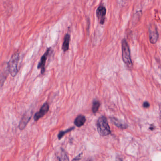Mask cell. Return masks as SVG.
<instances>
[{"label":"cell","mask_w":161,"mask_h":161,"mask_svg":"<svg viewBox=\"0 0 161 161\" xmlns=\"http://www.w3.org/2000/svg\"><path fill=\"white\" fill-rule=\"evenodd\" d=\"M98 133L101 136H106L111 133L110 126L107 119L104 116L100 117L96 123Z\"/></svg>","instance_id":"obj_1"},{"label":"cell","mask_w":161,"mask_h":161,"mask_svg":"<svg viewBox=\"0 0 161 161\" xmlns=\"http://www.w3.org/2000/svg\"><path fill=\"white\" fill-rule=\"evenodd\" d=\"M122 57L123 62L128 67L131 68L133 64L130 57V49L127 42L125 39L122 41Z\"/></svg>","instance_id":"obj_2"},{"label":"cell","mask_w":161,"mask_h":161,"mask_svg":"<svg viewBox=\"0 0 161 161\" xmlns=\"http://www.w3.org/2000/svg\"><path fill=\"white\" fill-rule=\"evenodd\" d=\"M19 59V54L16 53L12 56L9 62L8 69L9 73L12 77H15L18 73V65Z\"/></svg>","instance_id":"obj_3"},{"label":"cell","mask_w":161,"mask_h":161,"mask_svg":"<svg viewBox=\"0 0 161 161\" xmlns=\"http://www.w3.org/2000/svg\"><path fill=\"white\" fill-rule=\"evenodd\" d=\"M149 41L152 44L157 42L159 37L158 28L156 26H151L149 28Z\"/></svg>","instance_id":"obj_4"},{"label":"cell","mask_w":161,"mask_h":161,"mask_svg":"<svg viewBox=\"0 0 161 161\" xmlns=\"http://www.w3.org/2000/svg\"><path fill=\"white\" fill-rule=\"evenodd\" d=\"M106 9L103 6H100L96 10V17L99 23L103 25L105 22L106 15Z\"/></svg>","instance_id":"obj_5"},{"label":"cell","mask_w":161,"mask_h":161,"mask_svg":"<svg viewBox=\"0 0 161 161\" xmlns=\"http://www.w3.org/2000/svg\"><path fill=\"white\" fill-rule=\"evenodd\" d=\"M49 109V106L48 103L47 102L44 103L42 107H41L40 111L35 114L34 117V120L35 121V122L39 120L48 112Z\"/></svg>","instance_id":"obj_6"},{"label":"cell","mask_w":161,"mask_h":161,"mask_svg":"<svg viewBox=\"0 0 161 161\" xmlns=\"http://www.w3.org/2000/svg\"><path fill=\"white\" fill-rule=\"evenodd\" d=\"M32 115V113L31 112H27L25 114L23 115L19 125V128L20 130H24L26 128L27 123H29L31 119Z\"/></svg>","instance_id":"obj_7"},{"label":"cell","mask_w":161,"mask_h":161,"mask_svg":"<svg viewBox=\"0 0 161 161\" xmlns=\"http://www.w3.org/2000/svg\"><path fill=\"white\" fill-rule=\"evenodd\" d=\"M51 48H49L47 50L46 52H45V54H43V56L41 57L40 61L39 63H38V66H37V68L38 69H41V74H43L45 72V65L46 63V60L48 56L49 55V52L51 51Z\"/></svg>","instance_id":"obj_8"},{"label":"cell","mask_w":161,"mask_h":161,"mask_svg":"<svg viewBox=\"0 0 161 161\" xmlns=\"http://www.w3.org/2000/svg\"><path fill=\"white\" fill-rule=\"evenodd\" d=\"M71 41V36L69 34H66L64 38L62 49L64 52H67L69 49V42Z\"/></svg>","instance_id":"obj_9"},{"label":"cell","mask_w":161,"mask_h":161,"mask_svg":"<svg viewBox=\"0 0 161 161\" xmlns=\"http://www.w3.org/2000/svg\"><path fill=\"white\" fill-rule=\"evenodd\" d=\"M86 118L84 115H79L74 121V124L78 127H80L85 123Z\"/></svg>","instance_id":"obj_10"},{"label":"cell","mask_w":161,"mask_h":161,"mask_svg":"<svg viewBox=\"0 0 161 161\" xmlns=\"http://www.w3.org/2000/svg\"><path fill=\"white\" fill-rule=\"evenodd\" d=\"M59 161H69L68 155L63 149L61 151L58 157Z\"/></svg>","instance_id":"obj_11"},{"label":"cell","mask_w":161,"mask_h":161,"mask_svg":"<svg viewBox=\"0 0 161 161\" xmlns=\"http://www.w3.org/2000/svg\"><path fill=\"white\" fill-rule=\"evenodd\" d=\"M100 106V103L98 100H95L93 102L92 110L93 113L95 114L98 112Z\"/></svg>","instance_id":"obj_12"},{"label":"cell","mask_w":161,"mask_h":161,"mask_svg":"<svg viewBox=\"0 0 161 161\" xmlns=\"http://www.w3.org/2000/svg\"><path fill=\"white\" fill-rule=\"evenodd\" d=\"M74 127H73L67 129L64 131H60V133H59L58 135L59 140H61V138H62V137L65 135V134H66L67 133H69V131H71L72 130H74Z\"/></svg>","instance_id":"obj_13"},{"label":"cell","mask_w":161,"mask_h":161,"mask_svg":"<svg viewBox=\"0 0 161 161\" xmlns=\"http://www.w3.org/2000/svg\"><path fill=\"white\" fill-rule=\"evenodd\" d=\"M111 120H112V122L114 123V124L118 127L120 128H125L124 125H122V123H120L116 119L112 118H111Z\"/></svg>","instance_id":"obj_14"},{"label":"cell","mask_w":161,"mask_h":161,"mask_svg":"<svg viewBox=\"0 0 161 161\" xmlns=\"http://www.w3.org/2000/svg\"><path fill=\"white\" fill-rule=\"evenodd\" d=\"M5 76L2 73H0V87L3 85L5 80Z\"/></svg>","instance_id":"obj_15"},{"label":"cell","mask_w":161,"mask_h":161,"mask_svg":"<svg viewBox=\"0 0 161 161\" xmlns=\"http://www.w3.org/2000/svg\"><path fill=\"white\" fill-rule=\"evenodd\" d=\"M82 156V153H80L79 156H77V157H75L72 161H79L81 159V157Z\"/></svg>","instance_id":"obj_16"},{"label":"cell","mask_w":161,"mask_h":161,"mask_svg":"<svg viewBox=\"0 0 161 161\" xmlns=\"http://www.w3.org/2000/svg\"><path fill=\"white\" fill-rule=\"evenodd\" d=\"M149 106H150V104H149V103L148 102H145L143 103V107L145 108H148L149 107Z\"/></svg>","instance_id":"obj_17"},{"label":"cell","mask_w":161,"mask_h":161,"mask_svg":"<svg viewBox=\"0 0 161 161\" xmlns=\"http://www.w3.org/2000/svg\"><path fill=\"white\" fill-rule=\"evenodd\" d=\"M116 161H123L122 160V159L120 158H117L116 160Z\"/></svg>","instance_id":"obj_18"},{"label":"cell","mask_w":161,"mask_h":161,"mask_svg":"<svg viewBox=\"0 0 161 161\" xmlns=\"http://www.w3.org/2000/svg\"><path fill=\"white\" fill-rule=\"evenodd\" d=\"M86 161H91V160L90 159H88V160H86Z\"/></svg>","instance_id":"obj_19"}]
</instances>
